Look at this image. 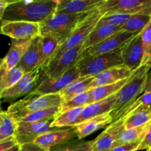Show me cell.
Listing matches in <instances>:
<instances>
[{"label":"cell","mask_w":151,"mask_h":151,"mask_svg":"<svg viewBox=\"0 0 151 151\" xmlns=\"http://www.w3.org/2000/svg\"><path fill=\"white\" fill-rule=\"evenodd\" d=\"M2 1H5L6 3H7L8 4H14V3L19 2V1H22V0H2Z\"/></svg>","instance_id":"46"},{"label":"cell","mask_w":151,"mask_h":151,"mask_svg":"<svg viewBox=\"0 0 151 151\" xmlns=\"http://www.w3.org/2000/svg\"><path fill=\"white\" fill-rule=\"evenodd\" d=\"M151 147V124L143 138L142 141L140 143L139 146L138 147V150H148Z\"/></svg>","instance_id":"40"},{"label":"cell","mask_w":151,"mask_h":151,"mask_svg":"<svg viewBox=\"0 0 151 151\" xmlns=\"http://www.w3.org/2000/svg\"><path fill=\"white\" fill-rule=\"evenodd\" d=\"M137 107L146 106L151 107V92H144L134 103Z\"/></svg>","instance_id":"39"},{"label":"cell","mask_w":151,"mask_h":151,"mask_svg":"<svg viewBox=\"0 0 151 151\" xmlns=\"http://www.w3.org/2000/svg\"><path fill=\"white\" fill-rule=\"evenodd\" d=\"M125 118H120L106 127V129L92 140V151H110L119 134L125 130Z\"/></svg>","instance_id":"15"},{"label":"cell","mask_w":151,"mask_h":151,"mask_svg":"<svg viewBox=\"0 0 151 151\" xmlns=\"http://www.w3.org/2000/svg\"><path fill=\"white\" fill-rule=\"evenodd\" d=\"M52 151H92V141L72 140L56 146Z\"/></svg>","instance_id":"36"},{"label":"cell","mask_w":151,"mask_h":151,"mask_svg":"<svg viewBox=\"0 0 151 151\" xmlns=\"http://www.w3.org/2000/svg\"><path fill=\"white\" fill-rule=\"evenodd\" d=\"M94 79V77H80L79 78L69 84L66 88H63L58 94H60V95L61 96L63 102L66 101L72 97H75V95H78V94L90 90V85L93 82Z\"/></svg>","instance_id":"26"},{"label":"cell","mask_w":151,"mask_h":151,"mask_svg":"<svg viewBox=\"0 0 151 151\" xmlns=\"http://www.w3.org/2000/svg\"><path fill=\"white\" fill-rule=\"evenodd\" d=\"M60 45V41L50 34L40 35V52L42 68L47 66Z\"/></svg>","instance_id":"25"},{"label":"cell","mask_w":151,"mask_h":151,"mask_svg":"<svg viewBox=\"0 0 151 151\" xmlns=\"http://www.w3.org/2000/svg\"><path fill=\"white\" fill-rule=\"evenodd\" d=\"M61 0H22L9 4L1 18V22L24 21L42 24L56 13Z\"/></svg>","instance_id":"1"},{"label":"cell","mask_w":151,"mask_h":151,"mask_svg":"<svg viewBox=\"0 0 151 151\" xmlns=\"http://www.w3.org/2000/svg\"><path fill=\"white\" fill-rule=\"evenodd\" d=\"M140 34L144 50L142 64L147 65L151 68V20Z\"/></svg>","instance_id":"37"},{"label":"cell","mask_w":151,"mask_h":151,"mask_svg":"<svg viewBox=\"0 0 151 151\" xmlns=\"http://www.w3.org/2000/svg\"><path fill=\"white\" fill-rule=\"evenodd\" d=\"M133 72L134 71L130 69L125 64L114 66L94 77V81L90 85L89 88L91 89V88L100 86L109 85V84L117 83L128 78Z\"/></svg>","instance_id":"18"},{"label":"cell","mask_w":151,"mask_h":151,"mask_svg":"<svg viewBox=\"0 0 151 151\" xmlns=\"http://www.w3.org/2000/svg\"><path fill=\"white\" fill-rule=\"evenodd\" d=\"M20 151H50L44 149L35 142L27 143L21 145Z\"/></svg>","instance_id":"42"},{"label":"cell","mask_w":151,"mask_h":151,"mask_svg":"<svg viewBox=\"0 0 151 151\" xmlns=\"http://www.w3.org/2000/svg\"><path fill=\"white\" fill-rule=\"evenodd\" d=\"M17 144H19V143L16 141L15 137H9L6 139L0 141V151H5L8 150L11 147H14Z\"/></svg>","instance_id":"41"},{"label":"cell","mask_w":151,"mask_h":151,"mask_svg":"<svg viewBox=\"0 0 151 151\" xmlns=\"http://www.w3.org/2000/svg\"><path fill=\"white\" fill-rule=\"evenodd\" d=\"M32 38L12 39L10 49L1 60L0 74H3L12 68L17 66L32 43Z\"/></svg>","instance_id":"17"},{"label":"cell","mask_w":151,"mask_h":151,"mask_svg":"<svg viewBox=\"0 0 151 151\" xmlns=\"http://www.w3.org/2000/svg\"><path fill=\"white\" fill-rule=\"evenodd\" d=\"M76 138H78V134L74 127L55 128L41 135L34 142L46 150L51 151L52 147L67 143Z\"/></svg>","instance_id":"14"},{"label":"cell","mask_w":151,"mask_h":151,"mask_svg":"<svg viewBox=\"0 0 151 151\" xmlns=\"http://www.w3.org/2000/svg\"><path fill=\"white\" fill-rule=\"evenodd\" d=\"M59 108H60V106L40 110L23 118L20 122H34L56 118L59 114Z\"/></svg>","instance_id":"34"},{"label":"cell","mask_w":151,"mask_h":151,"mask_svg":"<svg viewBox=\"0 0 151 151\" xmlns=\"http://www.w3.org/2000/svg\"><path fill=\"white\" fill-rule=\"evenodd\" d=\"M137 35L138 34L136 32L121 30L99 44L84 50L81 56L83 57L88 55H99L116 51L122 49L131 38Z\"/></svg>","instance_id":"11"},{"label":"cell","mask_w":151,"mask_h":151,"mask_svg":"<svg viewBox=\"0 0 151 151\" xmlns=\"http://www.w3.org/2000/svg\"><path fill=\"white\" fill-rule=\"evenodd\" d=\"M42 66H39L31 72L25 73L13 86L0 91V97L2 101L16 100L32 92L39 84Z\"/></svg>","instance_id":"8"},{"label":"cell","mask_w":151,"mask_h":151,"mask_svg":"<svg viewBox=\"0 0 151 151\" xmlns=\"http://www.w3.org/2000/svg\"><path fill=\"white\" fill-rule=\"evenodd\" d=\"M1 34L12 39H28L41 35V24L24 21L1 22Z\"/></svg>","instance_id":"12"},{"label":"cell","mask_w":151,"mask_h":151,"mask_svg":"<svg viewBox=\"0 0 151 151\" xmlns=\"http://www.w3.org/2000/svg\"><path fill=\"white\" fill-rule=\"evenodd\" d=\"M128 78H126V79L122 80V81H119L117 83H115L100 86H97L90 89L91 97L93 102L100 101V100H104V99L107 98V97H111V96L114 95V94H117L119 91V90L126 83Z\"/></svg>","instance_id":"29"},{"label":"cell","mask_w":151,"mask_h":151,"mask_svg":"<svg viewBox=\"0 0 151 151\" xmlns=\"http://www.w3.org/2000/svg\"><path fill=\"white\" fill-rule=\"evenodd\" d=\"M151 124L150 122L137 128L125 129L121 132L119 137L114 144V147L120 145L128 144L131 142H141Z\"/></svg>","instance_id":"27"},{"label":"cell","mask_w":151,"mask_h":151,"mask_svg":"<svg viewBox=\"0 0 151 151\" xmlns=\"http://www.w3.org/2000/svg\"><path fill=\"white\" fill-rule=\"evenodd\" d=\"M83 50V45L66 50L58 58L51 60L42 68L41 75L50 81L58 79L77 64Z\"/></svg>","instance_id":"7"},{"label":"cell","mask_w":151,"mask_h":151,"mask_svg":"<svg viewBox=\"0 0 151 151\" xmlns=\"http://www.w3.org/2000/svg\"><path fill=\"white\" fill-rule=\"evenodd\" d=\"M80 77V71L76 65L55 81H50L41 75L39 84L32 92L38 94H58L69 84Z\"/></svg>","instance_id":"13"},{"label":"cell","mask_w":151,"mask_h":151,"mask_svg":"<svg viewBox=\"0 0 151 151\" xmlns=\"http://www.w3.org/2000/svg\"><path fill=\"white\" fill-rule=\"evenodd\" d=\"M147 151H151V147H150V148H149L148 150H147Z\"/></svg>","instance_id":"47"},{"label":"cell","mask_w":151,"mask_h":151,"mask_svg":"<svg viewBox=\"0 0 151 151\" xmlns=\"http://www.w3.org/2000/svg\"><path fill=\"white\" fill-rule=\"evenodd\" d=\"M24 72L19 66H15L3 74H0L1 91L13 86L24 75Z\"/></svg>","instance_id":"33"},{"label":"cell","mask_w":151,"mask_h":151,"mask_svg":"<svg viewBox=\"0 0 151 151\" xmlns=\"http://www.w3.org/2000/svg\"><path fill=\"white\" fill-rule=\"evenodd\" d=\"M112 122L113 118L110 113H108L87 119L73 127L78 134V139H83Z\"/></svg>","instance_id":"20"},{"label":"cell","mask_w":151,"mask_h":151,"mask_svg":"<svg viewBox=\"0 0 151 151\" xmlns=\"http://www.w3.org/2000/svg\"><path fill=\"white\" fill-rule=\"evenodd\" d=\"M17 127V121L7 111H1L0 113V141L15 137Z\"/></svg>","instance_id":"31"},{"label":"cell","mask_w":151,"mask_h":151,"mask_svg":"<svg viewBox=\"0 0 151 151\" xmlns=\"http://www.w3.org/2000/svg\"><path fill=\"white\" fill-rule=\"evenodd\" d=\"M8 5L9 4L7 3H6L5 1H2V0H0V19L3 16L4 11H5L6 8H7Z\"/></svg>","instance_id":"43"},{"label":"cell","mask_w":151,"mask_h":151,"mask_svg":"<svg viewBox=\"0 0 151 151\" xmlns=\"http://www.w3.org/2000/svg\"><path fill=\"white\" fill-rule=\"evenodd\" d=\"M121 30H122L121 27L114 26L111 24L96 26V27L90 32L85 42L83 44V49L86 50L88 47H93Z\"/></svg>","instance_id":"23"},{"label":"cell","mask_w":151,"mask_h":151,"mask_svg":"<svg viewBox=\"0 0 151 151\" xmlns=\"http://www.w3.org/2000/svg\"><path fill=\"white\" fill-rule=\"evenodd\" d=\"M63 100L60 94H38L31 92L22 100L12 103L7 111L18 122L28 115L49 108L61 106Z\"/></svg>","instance_id":"3"},{"label":"cell","mask_w":151,"mask_h":151,"mask_svg":"<svg viewBox=\"0 0 151 151\" xmlns=\"http://www.w3.org/2000/svg\"><path fill=\"white\" fill-rule=\"evenodd\" d=\"M55 119V118L34 122H19L15 134L16 141L21 145L34 142L41 135L55 128L51 127L52 122Z\"/></svg>","instance_id":"10"},{"label":"cell","mask_w":151,"mask_h":151,"mask_svg":"<svg viewBox=\"0 0 151 151\" xmlns=\"http://www.w3.org/2000/svg\"><path fill=\"white\" fill-rule=\"evenodd\" d=\"M97 9L103 15L113 13L151 14V0H105Z\"/></svg>","instance_id":"9"},{"label":"cell","mask_w":151,"mask_h":151,"mask_svg":"<svg viewBox=\"0 0 151 151\" xmlns=\"http://www.w3.org/2000/svg\"><path fill=\"white\" fill-rule=\"evenodd\" d=\"M103 13L97 8L93 10L90 13L89 16L83 22L80 24L79 26L72 32V35L61 45H60L56 52L53 55L52 58L50 60V62L58 58L66 50L83 45L88 35L96 27L97 23L100 21V19L103 17Z\"/></svg>","instance_id":"6"},{"label":"cell","mask_w":151,"mask_h":151,"mask_svg":"<svg viewBox=\"0 0 151 151\" xmlns=\"http://www.w3.org/2000/svg\"><path fill=\"white\" fill-rule=\"evenodd\" d=\"M134 14L127 13H113L103 15L100 19L97 26L103 24H111L114 26L122 27L125 24L127 21Z\"/></svg>","instance_id":"35"},{"label":"cell","mask_w":151,"mask_h":151,"mask_svg":"<svg viewBox=\"0 0 151 151\" xmlns=\"http://www.w3.org/2000/svg\"><path fill=\"white\" fill-rule=\"evenodd\" d=\"M91 12L75 14L55 13L48 21L40 24L41 35L50 34L56 37L60 41L61 45Z\"/></svg>","instance_id":"4"},{"label":"cell","mask_w":151,"mask_h":151,"mask_svg":"<svg viewBox=\"0 0 151 151\" xmlns=\"http://www.w3.org/2000/svg\"><path fill=\"white\" fill-rule=\"evenodd\" d=\"M91 103H93V100L91 99L90 90H88L86 92L75 95V97H72L69 100L63 102L59 108V114L68 110H70V109L85 107V106L91 104Z\"/></svg>","instance_id":"32"},{"label":"cell","mask_w":151,"mask_h":151,"mask_svg":"<svg viewBox=\"0 0 151 151\" xmlns=\"http://www.w3.org/2000/svg\"><path fill=\"white\" fill-rule=\"evenodd\" d=\"M116 97H117V94H115L104 100L93 102L91 104L86 106L80 116L78 124L95 116L111 113L116 103Z\"/></svg>","instance_id":"21"},{"label":"cell","mask_w":151,"mask_h":151,"mask_svg":"<svg viewBox=\"0 0 151 151\" xmlns=\"http://www.w3.org/2000/svg\"><path fill=\"white\" fill-rule=\"evenodd\" d=\"M150 69L147 65L142 64L130 75L126 83L117 93L116 103L110 113L113 122L118 120L125 111L145 91Z\"/></svg>","instance_id":"2"},{"label":"cell","mask_w":151,"mask_h":151,"mask_svg":"<svg viewBox=\"0 0 151 151\" xmlns=\"http://www.w3.org/2000/svg\"><path fill=\"white\" fill-rule=\"evenodd\" d=\"M144 58L141 34L135 35L122 48L123 64L132 71L138 69L142 64Z\"/></svg>","instance_id":"16"},{"label":"cell","mask_w":151,"mask_h":151,"mask_svg":"<svg viewBox=\"0 0 151 151\" xmlns=\"http://www.w3.org/2000/svg\"><path fill=\"white\" fill-rule=\"evenodd\" d=\"M105 0H61L55 13H82L98 8Z\"/></svg>","instance_id":"19"},{"label":"cell","mask_w":151,"mask_h":151,"mask_svg":"<svg viewBox=\"0 0 151 151\" xmlns=\"http://www.w3.org/2000/svg\"><path fill=\"white\" fill-rule=\"evenodd\" d=\"M151 20V14L147 13H139L134 14L127 21L126 23L121 27L122 30L128 32L141 33L147 24Z\"/></svg>","instance_id":"30"},{"label":"cell","mask_w":151,"mask_h":151,"mask_svg":"<svg viewBox=\"0 0 151 151\" xmlns=\"http://www.w3.org/2000/svg\"><path fill=\"white\" fill-rule=\"evenodd\" d=\"M20 149H21V145L17 144L16 145H15L14 147H11V148L8 149V150L5 151H20Z\"/></svg>","instance_id":"45"},{"label":"cell","mask_w":151,"mask_h":151,"mask_svg":"<svg viewBox=\"0 0 151 151\" xmlns=\"http://www.w3.org/2000/svg\"><path fill=\"white\" fill-rule=\"evenodd\" d=\"M123 64L122 58V49L112 52L99 55L81 56L77 63L81 77H95L101 72Z\"/></svg>","instance_id":"5"},{"label":"cell","mask_w":151,"mask_h":151,"mask_svg":"<svg viewBox=\"0 0 151 151\" xmlns=\"http://www.w3.org/2000/svg\"><path fill=\"white\" fill-rule=\"evenodd\" d=\"M123 118H125V129L142 126L151 121V107L141 106L125 115Z\"/></svg>","instance_id":"24"},{"label":"cell","mask_w":151,"mask_h":151,"mask_svg":"<svg viewBox=\"0 0 151 151\" xmlns=\"http://www.w3.org/2000/svg\"><path fill=\"white\" fill-rule=\"evenodd\" d=\"M86 107V106H85ZM85 107L70 109L58 114L51 124L52 128L73 127L78 124L79 118Z\"/></svg>","instance_id":"28"},{"label":"cell","mask_w":151,"mask_h":151,"mask_svg":"<svg viewBox=\"0 0 151 151\" xmlns=\"http://www.w3.org/2000/svg\"><path fill=\"white\" fill-rule=\"evenodd\" d=\"M24 72H31L41 66V57L40 52V35L32 38L30 46L17 65Z\"/></svg>","instance_id":"22"},{"label":"cell","mask_w":151,"mask_h":151,"mask_svg":"<svg viewBox=\"0 0 151 151\" xmlns=\"http://www.w3.org/2000/svg\"><path fill=\"white\" fill-rule=\"evenodd\" d=\"M141 142H131L114 147L110 151H137Z\"/></svg>","instance_id":"38"},{"label":"cell","mask_w":151,"mask_h":151,"mask_svg":"<svg viewBox=\"0 0 151 151\" xmlns=\"http://www.w3.org/2000/svg\"><path fill=\"white\" fill-rule=\"evenodd\" d=\"M145 92H151V69L149 72L148 77H147V84H146V88Z\"/></svg>","instance_id":"44"}]
</instances>
